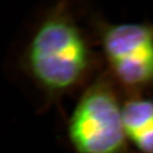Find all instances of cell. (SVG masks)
<instances>
[{"label": "cell", "instance_id": "2", "mask_svg": "<svg viewBox=\"0 0 153 153\" xmlns=\"http://www.w3.org/2000/svg\"><path fill=\"white\" fill-rule=\"evenodd\" d=\"M119 91L105 69L83 89L67 123V136L76 153H133Z\"/></svg>", "mask_w": 153, "mask_h": 153}, {"label": "cell", "instance_id": "3", "mask_svg": "<svg viewBox=\"0 0 153 153\" xmlns=\"http://www.w3.org/2000/svg\"><path fill=\"white\" fill-rule=\"evenodd\" d=\"M96 33L104 69L128 95L153 89V24L110 23L100 15Z\"/></svg>", "mask_w": 153, "mask_h": 153}, {"label": "cell", "instance_id": "1", "mask_svg": "<svg viewBox=\"0 0 153 153\" xmlns=\"http://www.w3.org/2000/svg\"><path fill=\"white\" fill-rule=\"evenodd\" d=\"M80 0H54L32 15L9 63L51 103L85 88L104 69L96 33L98 14Z\"/></svg>", "mask_w": 153, "mask_h": 153}, {"label": "cell", "instance_id": "4", "mask_svg": "<svg viewBox=\"0 0 153 153\" xmlns=\"http://www.w3.org/2000/svg\"><path fill=\"white\" fill-rule=\"evenodd\" d=\"M126 137L138 153H153V99L144 94L128 95L123 101Z\"/></svg>", "mask_w": 153, "mask_h": 153}]
</instances>
